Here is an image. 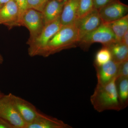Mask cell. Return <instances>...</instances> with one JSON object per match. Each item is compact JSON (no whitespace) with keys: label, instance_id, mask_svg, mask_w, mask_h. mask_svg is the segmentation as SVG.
I'll return each instance as SVG.
<instances>
[{"label":"cell","instance_id":"obj_1","mask_svg":"<svg viewBox=\"0 0 128 128\" xmlns=\"http://www.w3.org/2000/svg\"><path fill=\"white\" fill-rule=\"evenodd\" d=\"M117 77L105 85L97 84L90 102L94 109L98 112L108 110L119 111L124 109L120 100L116 80Z\"/></svg>","mask_w":128,"mask_h":128},{"label":"cell","instance_id":"obj_2","mask_svg":"<svg viewBox=\"0 0 128 128\" xmlns=\"http://www.w3.org/2000/svg\"><path fill=\"white\" fill-rule=\"evenodd\" d=\"M80 41L78 31L74 24L62 26L49 41L40 56L48 57L64 50L78 46Z\"/></svg>","mask_w":128,"mask_h":128},{"label":"cell","instance_id":"obj_3","mask_svg":"<svg viewBox=\"0 0 128 128\" xmlns=\"http://www.w3.org/2000/svg\"><path fill=\"white\" fill-rule=\"evenodd\" d=\"M60 17L44 26L40 34L34 40L27 43L29 46L28 54L31 57L40 56L50 40L62 26Z\"/></svg>","mask_w":128,"mask_h":128},{"label":"cell","instance_id":"obj_4","mask_svg":"<svg viewBox=\"0 0 128 128\" xmlns=\"http://www.w3.org/2000/svg\"><path fill=\"white\" fill-rule=\"evenodd\" d=\"M117 41L115 35L107 24H102L98 28L80 40L78 44L84 50H87L92 44L100 43L106 47Z\"/></svg>","mask_w":128,"mask_h":128},{"label":"cell","instance_id":"obj_5","mask_svg":"<svg viewBox=\"0 0 128 128\" xmlns=\"http://www.w3.org/2000/svg\"><path fill=\"white\" fill-rule=\"evenodd\" d=\"M20 24L27 28L30 32V37L27 43L36 38L45 26L42 12L30 8L27 9L23 14Z\"/></svg>","mask_w":128,"mask_h":128},{"label":"cell","instance_id":"obj_6","mask_svg":"<svg viewBox=\"0 0 128 128\" xmlns=\"http://www.w3.org/2000/svg\"><path fill=\"white\" fill-rule=\"evenodd\" d=\"M0 118L6 120L14 128H26V126L13 104L11 93L4 94L0 98Z\"/></svg>","mask_w":128,"mask_h":128},{"label":"cell","instance_id":"obj_7","mask_svg":"<svg viewBox=\"0 0 128 128\" xmlns=\"http://www.w3.org/2000/svg\"><path fill=\"white\" fill-rule=\"evenodd\" d=\"M98 11L103 23L108 24L128 15V6L120 0H113Z\"/></svg>","mask_w":128,"mask_h":128},{"label":"cell","instance_id":"obj_8","mask_svg":"<svg viewBox=\"0 0 128 128\" xmlns=\"http://www.w3.org/2000/svg\"><path fill=\"white\" fill-rule=\"evenodd\" d=\"M103 24L98 10L93 9L88 13L76 19L74 25L76 28L80 40Z\"/></svg>","mask_w":128,"mask_h":128},{"label":"cell","instance_id":"obj_9","mask_svg":"<svg viewBox=\"0 0 128 128\" xmlns=\"http://www.w3.org/2000/svg\"><path fill=\"white\" fill-rule=\"evenodd\" d=\"M11 97L18 114L27 126L36 118L39 110L32 104L20 97L11 93Z\"/></svg>","mask_w":128,"mask_h":128},{"label":"cell","instance_id":"obj_10","mask_svg":"<svg viewBox=\"0 0 128 128\" xmlns=\"http://www.w3.org/2000/svg\"><path fill=\"white\" fill-rule=\"evenodd\" d=\"M0 22L9 29L20 26L18 8L14 0L9 1L0 9Z\"/></svg>","mask_w":128,"mask_h":128},{"label":"cell","instance_id":"obj_11","mask_svg":"<svg viewBox=\"0 0 128 128\" xmlns=\"http://www.w3.org/2000/svg\"><path fill=\"white\" fill-rule=\"evenodd\" d=\"M120 63L112 59L100 66H95L98 84L105 85L117 77Z\"/></svg>","mask_w":128,"mask_h":128},{"label":"cell","instance_id":"obj_12","mask_svg":"<svg viewBox=\"0 0 128 128\" xmlns=\"http://www.w3.org/2000/svg\"><path fill=\"white\" fill-rule=\"evenodd\" d=\"M64 121L47 115L40 110L36 118L27 125L26 128H72Z\"/></svg>","mask_w":128,"mask_h":128},{"label":"cell","instance_id":"obj_13","mask_svg":"<svg viewBox=\"0 0 128 128\" xmlns=\"http://www.w3.org/2000/svg\"><path fill=\"white\" fill-rule=\"evenodd\" d=\"M79 0H67L60 16L62 26L73 25L77 18Z\"/></svg>","mask_w":128,"mask_h":128},{"label":"cell","instance_id":"obj_14","mask_svg":"<svg viewBox=\"0 0 128 128\" xmlns=\"http://www.w3.org/2000/svg\"><path fill=\"white\" fill-rule=\"evenodd\" d=\"M64 4L57 0H50L42 12L44 25L52 22L60 16Z\"/></svg>","mask_w":128,"mask_h":128},{"label":"cell","instance_id":"obj_15","mask_svg":"<svg viewBox=\"0 0 128 128\" xmlns=\"http://www.w3.org/2000/svg\"><path fill=\"white\" fill-rule=\"evenodd\" d=\"M106 47L110 50L112 59L118 63L128 60V47L121 42L116 41Z\"/></svg>","mask_w":128,"mask_h":128},{"label":"cell","instance_id":"obj_16","mask_svg":"<svg viewBox=\"0 0 128 128\" xmlns=\"http://www.w3.org/2000/svg\"><path fill=\"white\" fill-rule=\"evenodd\" d=\"M107 24L115 35L117 42H120L124 34L128 30V14Z\"/></svg>","mask_w":128,"mask_h":128},{"label":"cell","instance_id":"obj_17","mask_svg":"<svg viewBox=\"0 0 128 128\" xmlns=\"http://www.w3.org/2000/svg\"><path fill=\"white\" fill-rule=\"evenodd\" d=\"M116 84L120 100L124 109L128 104V77H117Z\"/></svg>","mask_w":128,"mask_h":128},{"label":"cell","instance_id":"obj_18","mask_svg":"<svg viewBox=\"0 0 128 128\" xmlns=\"http://www.w3.org/2000/svg\"><path fill=\"white\" fill-rule=\"evenodd\" d=\"M112 59V56L110 50L107 47L103 46L96 54L94 66H100Z\"/></svg>","mask_w":128,"mask_h":128},{"label":"cell","instance_id":"obj_19","mask_svg":"<svg viewBox=\"0 0 128 128\" xmlns=\"http://www.w3.org/2000/svg\"><path fill=\"white\" fill-rule=\"evenodd\" d=\"M93 9V0H79L77 18L84 16Z\"/></svg>","mask_w":128,"mask_h":128},{"label":"cell","instance_id":"obj_20","mask_svg":"<svg viewBox=\"0 0 128 128\" xmlns=\"http://www.w3.org/2000/svg\"><path fill=\"white\" fill-rule=\"evenodd\" d=\"M50 0H28V9H32L42 12Z\"/></svg>","mask_w":128,"mask_h":128},{"label":"cell","instance_id":"obj_21","mask_svg":"<svg viewBox=\"0 0 128 128\" xmlns=\"http://www.w3.org/2000/svg\"><path fill=\"white\" fill-rule=\"evenodd\" d=\"M17 5L19 12V20L20 26L22 17L25 12L28 9V0H14Z\"/></svg>","mask_w":128,"mask_h":128},{"label":"cell","instance_id":"obj_22","mask_svg":"<svg viewBox=\"0 0 128 128\" xmlns=\"http://www.w3.org/2000/svg\"><path fill=\"white\" fill-rule=\"evenodd\" d=\"M117 77H128V60L120 64L119 71Z\"/></svg>","mask_w":128,"mask_h":128},{"label":"cell","instance_id":"obj_23","mask_svg":"<svg viewBox=\"0 0 128 128\" xmlns=\"http://www.w3.org/2000/svg\"><path fill=\"white\" fill-rule=\"evenodd\" d=\"M113 0H93V6L94 9L98 10Z\"/></svg>","mask_w":128,"mask_h":128},{"label":"cell","instance_id":"obj_24","mask_svg":"<svg viewBox=\"0 0 128 128\" xmlns=\"http://www.w3.org/2000/svg\"><path fill=\"white\" fill-rule=\"evenodd\" d=\"M0 128H14L13 126L5 120L0 118Z\"/></svg>","mask_w":128,"mask_h":128},{"label":"cell","instance_id":"obj_25","mask_svg":"<svg viewBox=\"0 0 128 128\" xmlns=\"http://www.w3.org/2000/svg\"><path fill=\"white\" fill-rule=\"evenodd\" d=\"M120 42L128 47V30L124 34Z\"/></svg>","mask_w":128,"mask_h":128},{"label":"cell","instance_id":"obj_26","mask_svg":"<svg viewBox=\"0 0 128 128\" xmlns=\"http://www.w3.org/2000/svg\"><path fill=\"white\" fill-rule=\"evenodd\" d=\"M10 0H0V4L4 5Z\"/></svg>","mask_w":128,"mask_h":128},{"label":"cell","instance_id":"obj_27","mask_svg":"<svg viewBox=\"0 0 128 128\" xmlns=\"http://www.w3.org/2000/svg\"><path fill=\"white\" fill-rule=\"evenodd\" d=\"M4 61L3 57L2 56V55L0 54V64H2V62Z\"/></svg>","mask_w":128,"mask_h":128},{"label":"cell","instance_id":"obj_28","mask_svg":"<svg viewBox=\"0 0 128 128\" xmlns=\"http://www.w3.org/2000/svg\"><path fill=\"white\" fill-rule=\"evenodd\" d=\"M57 0L59 2H61V3H63V4H64L67 1V0Z\"/></svg>","mask_w":128,"mask_h":128},{"label":"cell","instance_id":"obj_29","mask_svg":"<svg viewBox=\"0 0 128 128\" xmlns=\"http://www.w3.org/2000/svg\"><path fill=\"white\" fill-rule=\"evenodd\" d=\"M4 93H2V92L0 90V98H1L2 97V96H4Z\"/></svg>","mask_w":128,"mask_h":128},{"label":"cell","instance_id":"obj_30","mask_svg":"<svg viewBox=\"0 0 128 128\" xmlns=\"http://www.w3.org/2000/svg\"><path fill=\"white\" fill-rule=\"evenodd\" d=\"M3 6V5L0 4V9L1 8H2V6Z\"/></svg>","mask_w":128,"mask_h":128},{"label":"cell","instance_id":"obj_31","mask_svg":"<svg viewBox=\"0 0 128 128\" xmlns=\"http://www.w3.org/2000/svg\"><path fill=\"white\" fill-rule=\"evenodd\" d=\"M1 24V22H0V24Z\"/></svg>","mask_w":128,"mask_h":128}]
</instances>
